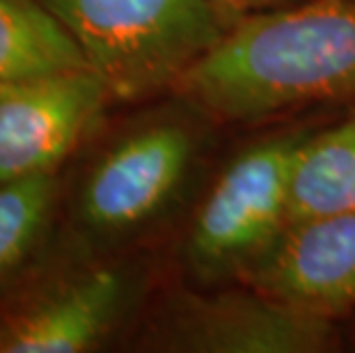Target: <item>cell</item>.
<instances>
[{
    "label": "cell",
    "mask_w": 355,
    "mask_h": 353,
    "mask_svg": "<svg viewBox=\"0 0 355 353\" xmlns=\"http://www.w3.org/2000/svg\"><path fill=\"white\" fill-rule=\"evenodd\" d=\"M175 94L227 122L353 99L355 0H307L234 26Z\"/></svg>",
    "instance_id": "cell-1"
},
{
    "label": "cell",
    "mask_w": 355,
    "mask_h": 353,
    "mask_svg": "<svg viewBox=\"0 0 355 353\" xmlns=\"http://www.w3.org/2000/svg\"><path fill=\"white\" fill-rule=\"evenodd\" d=\"M184 101V99H181ZM198 108H149L128 117L67 172L51 252H131L172 216L202 152Z\"/></svg>",
    "instance_id": "cell-2"
},
{
    "label": "cell",
    "mask_w": 355,
    "mask_h": 353,
    "mask_svg": "<svg viewBox=\"0 0 355 353\" xmlns=\"http://www.w3.org/2000/svg\"><path fill=\"white\" fill-rule=\"evenodd\" d=\"M78 44L112 103L175 92L218 46L225 26L209 0H40Z\"/></svg>",
    "instance_id": "cell-3"
},
{
    "label": "cell",
    "mask_w": 355,
    "mask_h": 353,
    "mask_svg": "<svg viewBox=\"0 0 355 353\" xmlns=\"http://www.w3.org/2000/svg\"><path fill=\"white\" fill-rule=\"evenodd\" d=\"M152 268L138 252L64 255L0 300V353H89L112 344L145 312Z\"/></svg>",
    "instance_id": "cell-4"
},
{
    "label": "cell",
    "mask_w": 355,
    "mask_h": 353,
    "mask_svg": "<svg viewBox=\"0 0 355 353\" xmlns=\"http://www.w3.org/2000/svg\"><path fill=\"white\" fill-rule=\"evenodd\" d=\"M303 136H275L241 152L200 202L181 261L200 282L248 275L286 227V202Z\"/></svg>",
    "instance_id": "cell-5"
},
{
    "label": "cell",
    "mask_w": 355,
    "mask_h": 353,
    "mask_svg": "<svg viewBox=\"0 0 355 353\" xmlns=\"http://www.w3.org/2000/svg\"><path fill=\"white\" fill-rule=\"evenodd\" d=\"M135 349L172 353H323L337 347L332 314L266 291H179L140 321Z\"/></svg>",
    "instance_id": "cell-6"
},
{
    "label": "cell",
    "mask_w": 355,
    "mask_h": 353,
    "mask_svg": "<svg viewBox=\"0 0 355 353\" xmlns=\"http://www.w3.org/2000/svg\"><path fill=\"white\" fill-rule=\"evenodd\" d=\"M112 96L89 69L0 87V184L62 170L101 124Z\"/></svg>",
    "instance_id": "cell-7"
},
{
    "label": "cell",
    "mask_w": 355,
    "mask_h": 353,
    "mask_svg": "<svg viewBox=\"0 0 355 353\" xmlns=\"http://www.w3.org/2000/svg\"><path fill=\"white\" fill-rule=\"evenodd\" d=\"M248 277L254 289L309 310L355 305V212L286 225Z\"/></svg>",
    "instance_id": "cell-8"
},
{
    "label": "cell",
    "mask_w": 355,
    "mask_h": 353,
    "mask_svg": "<svg viewBox=\"0 0 355 353\" xmlns=\"http://www.w3.org/2000/svg\"><path fill=\"white\" fill-rule=\"evenodd\" d=\"M64 168L0 184V300L24 284L55 246Z\"/></svg>",
    "instance_id": "cell-9"
},
{
    "label": "cell",
    "mask_w": 355,
    "mask_h": 353,
    "mask_svg": "<svg viewBox=\"0 0 355 353\" xmlns=\"http://www.w3.org/2000/svg\"><path fill=\"white\" fill-rule=\"evenodd\" d=\"M355 212V115L303 138L291 168L286 225Z\"/></svg>",
    "instance_id": "cell-10"
},
{
    "label": "cell",
    "mask_w": 355,
    "mask_h": 353,
    "mask_svg": "<svg viewBox=\"0 0 355 353\" xmlns=\"http://www.w3.org/2000/svg\"><path fill=\"white\" fill-rule=\"evenodd\" d=\"M76 69L78 44L40 0H0V87Z\"/></svg>",
    "instance_id": "cell-11"
},
{
    "label": "cell",
    "mask_w": 355,
    "mask_h": 353,
    "mask_svg": "<svg viewBox=\"0 0 355 353\" xmlns=\"http://www.w3.org/2000/svg\"><path fill=\"white\" fill-rule=\"evenodd\" d=\"M209 3L216 10L225 30H232L234 26L243 24V21L252 17H261V14L303 5L307 0H209Z\"/></svg>",
    "instance_id": "cell-12"
}]
</instances>
